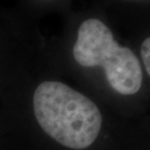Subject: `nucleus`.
Returning <instances> with one entry per match:
<instances>
[{
	"instance_id": "obj_2",
	"label": "nucleus",
	"mask_w": 150,
	"mask_h": 150,
	"mask_svg": "<svg viewBox=\"0 0 150 150\" xmlns=\"http://www.w3.org/2000/svg\"><path fill=\"white\" fill-rule=\"evenodd\" d=\"M72 52L80 66L103 68L109 85L120 95H134L141 88L139 60L131 49L119 46L111 30L99 19L81 23Z\"/></svg>"
},
{
	"instance_id": "obj_3",
	"label": "nucleus",
	"mask_w": 150,
	"mask_h": 150,
	"mask_svg": "<svg viewBox=\"0 0 150 150\" xmlns=\"http://www.w3.org/2000/svg\"><path fill=\"white\" fill-rule=\"evenodd\" d=\"M140 54H141V58H142V61L145 64L146 71L150 77V37L145 39V41L142 42Z\"/></svg>"
},
{
	"instance_id": "obj_1",
	"label": "nucleus",
	"mask_w": 150,
	"mask_h": 150,
	"mask_svg": "<svg viewBox=\"0 0 150 150\" xmlns=\"http://www.w3.org/2000/svg\"><path fill=\"white\" fill-rule=\"evenodd\" d=\"M33 111L46 134L70 149H86L101 129L96 103L59 81H45L35 90Z\"/></svg>"
}]
</instances>
